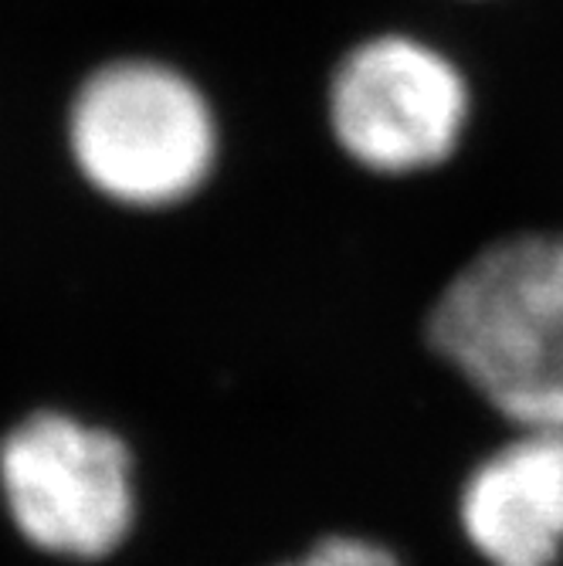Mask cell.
Returning a JSON list of instances; mask_svg holds the SVG:
<instances>
[{
    "label": "cell",
    "instance_id": "cell-1",
    "mask_svg": "<svg viewBox=\"0 0 563 566\" xmlns=\"http://www.w3.org/2000/svg\"><path fill=\"white\" fill-rule=\"evenodd\" d=\"M428 343L513 428H563V231L482 248L435 298Z\"/></svg>",
    "mask_w": 563,
    "mask_h": 566
},
{
    "label": "cell",
    "instance_id": "cell-6",
    "mask_svg": "<svg viewBox=\"0 0 563 566\" xmlns=\"http://www.w3.org/2000/svg\"><path fill=\"white\" fill-rule=\"evenodd\" d=\"M275 566H400V559L377 539L333 533Z\"/></svg>",
    "mask_w": 563,
    "mask_h": 566
},
{
    "label": "cell",
    "instance_id": "cell-3",
    "mask_svg": "<svg viewBox=\"0 0 563 566\" xmlns=\"http://www.w3.org/2000/svg\"><path fill=\"white\" fill-rule=\"evenodd\" d=\"M0 499L38 553L98 563L136 526V458L110 428L69 410H34L0 438Z\"/></svg>",
    "mask_w": 563,
    "mask_h": 566
},
{
    "label": "cell",
    "instance_id": "cell-4",
    "mask_svg": "<svg viewBox=\"0 0 563 566\" xmlns=\"http://www.w3.org/2000/svg\"><path fill=\"white\" fill-rule=\"evenodd\" d=\"M466 123L462 72L418 38H371L333 72L330 126L364 170L400 177L441 167L462 143Z\"/></svg>",
    "mask_w": 563,
    "mask_h": 566
},
{
    "label": "cell",
    "instance_id": "cell-5",
    "mask_svg": "<svg viewBox=\"0 0 563 566\" xmlns=\"http://www.w3.org/2000/svg\"><path fill=\"white\" fill-rule=\"evenodd\" d=\"M458 530L489 566L563 563V428H513L458 489Z\"/></svg>",
    "mask_w": 563,
    "mask_h": 566
},
{
    "label": "cell",
    "instance_id": "cell-2",
    "mask_svg": "<svg viewBox=\"0 0 563 566\" xmlns=\"http://www.w3.org/2000/svg\"><path fill=\"white\" fill-rule=\"evenodd\" d=\"M69 149L102 197L133 211H164L215 174L218 123L177 69L126 59L102 65L75 92Z\"/></svg>",
    "mask_w": 563,
    "mask_h": 566
}]
</instances>
